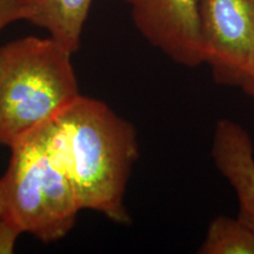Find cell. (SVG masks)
Instances as JSON below:
<instances>
[{"label":"cell","instance_id":"6da1fadb","mask_svg":"<svg viewBox=\"0 0 254 254\" xmlns=\"http://www.w3.org/2000/svg\"><path fill=\"white\" fill-rule=\"evenodd\" d=\"M43 132L80 208L104 214L117 224H129L124 196L139 158L134 126L104 101L80 94L43 126Z\"/></svg>","mask_w":254,"mask_h":254},{"label":"cell","instance_id":"7a4b0ae2","mask_svg":"<svg viewBox=\"0 0 254 254\" xmlns=\"http://www.w3.org/2000/svg\"><path fill=\"white\" fill-rule=\"evenodd\" d=\"M72 55L51 37L0 47V144L12 147L80 95Z\"/></svg>","mask_w":254,"mask_h":254},{"label":"cell","instance_id":"3957f363","mask_svg":"<svg viewBox=\"0 0 254 254\" xmlns=\"http://www.w3.org/2000/svg\"><path fill=\"white\" fill-rule=\"evenodd\" d=\"M9 150L7 170L0 178V219L43 243L63 239L81 208L67 174L47 145L43 127Z\"/></svg>","mask_w":254,"mask_h":254},{"label":"cell","instance_id":"277c9868","mask_svg":"<svg viewBox=\"0 0 254 254\" xmlns=\"http://www.w3.org/2000/svg\"><path fill=\"white\" fill-rule=\"evenodd\" d=\"M199 17L212 78L241 87L254 75V0H201Z\"/></svg>","mask_w":254,"mask_h":254},{"label":"cell","instance_id":"5b68a950","mask_svg":"<svg viewBox=\"0 0 254 254\" xmlns=\"http://www.w3.org/2000/svg\"><path fill=\"white\" fill-rule=\"evenodd\" d=\"M135 27L173 63L194 68L206 63L200 30L201 0H124Z\"/></svg>","mask_w":254,"mask_h":254},{"label":"cell","instance_id":"8992f818","mask_svg":"<svg viewBox=\"0 0 254 254\" xmlns=\"http://www.w3.org/2000/svg\"><path fill=\"white\" fill-rule=\"evenodd\" d=\"M214 166L236 193L239 217L254 232V144L249 131L233 120H218L212 138Z\"/></svg>","mask_w":254,"mask_h":254},{"label":"cell","instance_id":"52a82bcc","mask_svg":"<svg viewBox=\"0 0 254 254\" xmlns=\"http://www.w3.org/2000/svg\"><path fill=\"white\" fill-rule=\"evenodd\" d=\"M93 0H19V20L45 28L72 53L80 47L85 21Z\"/></svg>","mask_w":254,"mask_h":254},{"label":"cell","instance_id":"ba28073f","mask_svg":"<svg viewBox=\"0 0 254 254\" xmlns=\"http://www.w3.org/2000/svg\"><path fill=\"white\" fill-rule=\"evenodd\" d=\"M199 254H254V232L239 217L219 215L209 222Z\"/></svg>","mask_w":254,"mask_h":254},{"label":"cell","instance_id":"9c48e42d","mask_svg":"<svg viewBox=\"0 0 254 254\" xmlns=\"http://www.w3.org/2000/svg\"><path fill=\"white\" fill-rule=\"evenodd\" d=\"M14 21H19V0H0V32Z\"/></svg>","mask_w":254,"mask_h":254},{"label":"cell","instance_id":"30bf717a","mask_svg":"<svg viewBox=\"0 0 254 254\" xmlns=\"http://www.w3.org/2000/svg\"><path fill=\"white\" fill-rule=\"evenodd\" d=\"M19 236L20 233L17 230L0 219V254L13 252Z\"/></svg>","mask_w":254,"mask_h":254},{"label":"cell","instance_id":"8fae6325","mask_svg":"<svg viewBox=\"0 0 254 254\" xmlns=\"http://www.w3.org/2000/svg\"><path fill=\"white\" fill-rule=\"evenodd\" d=\"M241 90H243L244 93H245L247 97L250 98L251 100L253 101L254 104V75L252 78L247 79V80L241 85Z\"/></svg>","mask_w":254,"mask_h":254}]
</instances>
